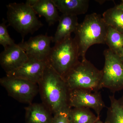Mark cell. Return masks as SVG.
<instances>
[{
	"label": "cell",
	"instance_id": "6da1fadb",
	"mask_svg": "<svg viewBox=\"0 0 123 123\" xmlns=\"http://www.w3.org/2000/svg\"><path fill=\"white\" fill-rule=\"evenodd\" d=\"M42 103L55 114L69 105V90L64 79L49 64L38 84Z\"/></svg>",
	"mask_w": 123,
	"mask_h": 123
},
{
	"label": "cell",
	"instance_id": "7a4b0ae2",
	"mask_svg": "<svg viewBox=\"0 0 123 123\" xmlns=\"http://www.w3.org/2000/svg\"><path fill=\"white\" fill-rule=\"evenodd\" d=\"M108 26L101 15L93 13L86 15L74 32V38L81 60L86 59V52L94 44H105Z\"/></svg>",
	"mask_w": 123,
	"mask_h": 123
},
{
	"label": "cell",
	"instance_id": "3957f363",
	"mask_svg": "<svg viewBox=\"0 0 123 123\" xmlns=\"http://www.w3.org/2000/svg\"><path fill=\"white\" fill-rule=\"evenodd\" d=\"M78 47L74 38L68 36L55 43L47 61L51 67L63 78L79 62Z\"/></svg>",
	"mask_w": 123,
	"mask_h": 123
},
{
	"label": "cell",
	"instance_id": "277c9868",
	"mask_svg": "<svg viewBox=\"0 0 123 123\" xmlns=\"http://www.w3.org/2000/svg\"><path fill=\"white\" fill-rule=\"evenodd\" d=\"M102 72L86 58L81 60L64 78L69 91L82 89L95 92L101 89Z\"/></svg>",
	"mask_w": 123,
	"mask_h": 123
},
{
	"label": "cell",
	"instance_id": "5b68a950",
	"mask_svg": "<svg viewBox=\"0 0 123 123\" xmlns=\"http://www.w3.org/2000/svg\"><path fill=\"white\" fill-rule=\"evenodd\" d=\"M7 8L8 25L20 33L22 42L26 35L33 34L43 26L32 7L26 3H10Z\"/></svg>",
	"mask_w": 123,
	"mask_h": 123
},
{
	"label": "cell",
	"instance_id": "8992f818",
	"mask_svg": "<svg viewBox=\"0 0 123 123\" xmlns=\"http://www.w3.org/2000/svg\"><path fill=\"white\" fill-rule=\"evenodd\" d=\"M105 64L102 70L101 87L115 93L123 89V62L109 49L104 52Z\"/></svg>",
	"mask_w": 123,
	"mask_h": 123
},
{
	"label": "cell",
	"instance_id": "52a82bcc",
	"mask_svg": "<svg viewBox=\"0 0 123 123\" xmlns=\"http://www.w3.org/2000/svg\"><path fill=\"white\" fill-rule=\"evenodd\" d=\"M0 84L9 97L21 103L29 104L39 93L38 86L24 79L6 76L0 79Z\"/></svg>",
	"mask_w": 123,
	"mask_h": 123
},
{
	"label": "cell",
	"instance_id": "ba28073f",
	"mask_svg": "<svg viewBox=\"0 0 123 123\" xmlns=\"http://www.w3.org/2000/svg\"><path fill=\"white\" fill-rule=\"evenodd\" d=\"M68 103L72 108L85 107L93 109L99 117L102 110L106 107L100 92L82 89L69 91Z\"/></svg>",
	"mask_w": 123,
	"mask_h": 123
},
{
	"label": "cell",
	"instance_id": "9c48e42d",
	"mask_svg": "<svg viewBox=\"0 0 123 123\" xmlns=\"http://www.w3.org/2000/svg\"><path fill=\"white\" fill-rule=\"evenodd\" d=\"M53 37L47 34L39 35L31 37L27 41L22 42L18 45L24 50L29 58L47 61L50 52Z\"/></svg>",
	"mask_w": 123,
	"mask_h": 123
},
{
	"label": "cell",
	"instance_id": "30bf717a",
	"mask_svg": "<svg viewBox=\"0 0 123 123\" xmlns=\"http://www.w3.org/2000/svg\"><path fill=\"white\" fill-rule=\"evenodd\" d=\"M48 64L47 61L29 58L19 68L6 74V76L38 84L43 77Z\"/></svg>",
	"mask_w": 123,
	"mask_h": 123
},
{
	"label": "cell",
	"instance_id": "8fae6325",
	"mask_svg": "<svg viewBox=\"0 0 123 123\" xmlns=\"http://www.w3.org/2000/svg\"><path fill=\"white\" fill-rule=\"evenodd\" d=\"M26 53L18 44L4 49L0 54V64L6 73L21 66L29 59Z\"/></svg>",
	"mask_w": 123,
	"mask_h": 123
},
{
	"label": "cell",
	"instance_id": "7c38bea8",
	"mask_svg": "<svg viewBox=\"0 0 123 123\" xmlns=\"http://www.w3.org/2000/svg\"><path fill=\"white\" fill-rule=\"evenodd\" d=\"M25 3L32 7L36 14L44 17L49 26L59 21L60 16L52 0H27Z\"/></svg>",
	"mask_w": 123,
	"mask_h": 123
},
{
	"label": "cell",
	"instance_id": "4fadbf2b",
	"mask_svg": "<svg viewBox=\"0 0 123 123\" xmlns=\"http://www.w3.org/2000/svg\"><path fill=\"white\" fill-rule=\"evenodd\" d=\"M24 109L25 123H51L52 114L43 103H31Z\"/></svg>",
	"mask_w": 123,
	"mask_h": 123
},
{
	"label": "cell",
	"instance_id": "5bb4252c",
	"mask_svg": "<svg viewBox=\"0 0 123 123\" xmlns=\"http://www.w3.org/2000/svg\"><path fill=\"white\" fill-rule=\"evenodd\" d=\"M59 23L55 35L53 37L52 43H57L71 36L74 33L79 23L77 16L62 14L60 16Z\"/></svg>",
	"mask_w": 123,
	"mask_h": 123
},
{
	"label": "cell",
	"instance_id": "9a60e30c",
	"mask_svg": "<svg viewBox=\"0 0 123 123\" xmlns=\"http://www.w3.org/2000/svg\"><path fill=\"white\" fill-rule=\"evenodd\" d=\"M62 14L77 16L86 13L88 11V0H52Z\"/></svg>",
	"mask_w": 123,
	"mask_h": 123
},
{
	"label": "cell",
	"instance_id": "2e32d148",
	"mask_svg": "<svg viewBox=\"0 0 123 123\" xmlns=\"http://www.w3.org/2000/svg\"><path fill=\"white\" fill-rule=\"evenodd\" d=\"M110 105L107 108L105 123H123V96L117 99L110 95Z\"/></svg>",
	"mask_w": 123,
	"mask_h": 123
},
{
	"label": "cell",
	"instance_id": "e0dca14e",
	"mask_svg": "<svg viewBox=\"0 0 123 123\" xmlns=\"http://www.w3.org/2000/svg\"><path fill=\"white\" fill-rule=\"evenodd\" d=\"M69 117L70 123H95L100 119L90 108L85 107L72 108Z\"/></svg>",
	"mask_w": 123,
	"mask_h": 123
},
{
	"label": "cell",
	"instance_id": "ac0fdd59",
	"mask_svg": "<svg viewBox=\"0 0 123 123\" xmlns=\"http://www.w3.org/2000/svg\"><path fill=\"white\" fill-rule=\"evenodd\" d=\"M105 44L113 53L120 57L123 53V34L108 26L106 35Z\"/></svg>",
	"mask_w": 123,
	"mask_h": 123
},
{
	"label": "cell",
	"instance_id": "d6986e66",
	"mask_svg": "<svg viewBox=\"0 0 123 123\" xmlns=\"http://www.w3.org/2000/svg\"><path fill=\"white\" fill-rule=\"evenodd\" d=\"M103 18L108 26L123 34V10L116 6L106 10L103 14Z\"/></svg>",
	"mask_w": 123,
	"mask_h": 123
},
{
	"label": "cell",
	"instance_id": "ffe728a7",
	"mask_svg": "<svg viewBox=\"0 0 123 123\" xmlns=\"http://www.w3.org/2000/svg\"><path fill=\"white\" fill-rule=\"evenodd\" d=\"M6 23V21L4 19L0 24V44L4 49L15 44L14 41L9 35Z\"/></svg>",
	"mask_w": 123,
	"mask_h": 123
},
{
	"label": "cell",
	"instance_id": "44dd1931",
	"mask_svg": "<svg viewBox=\"0 0 123 123\" xmlns=\"http://www.w3.org/2000/svg\"><path fill=\"white\" fill-rule=\"evenodd\" d=\"M71 108L61 110L53 115L51 123H70L69 112Z\"/></svg>",
	"mask_w": 123,
	"mask_h": 123
},
{
	"label": "cell",
	"instance_id": "7402d4cb",
	"mask_svg": "<svg viewBox=\"0 0 123 123\" xmlns=\"http://www.w3.org/2000/svg\"><path fill=\"white\" fill-rule=\"evenodd\" d=\"M116 7L117 8L123 10V0L121 1V2L119 4L117 5Z\"/></svg>",
	"mask_w": 123,
	"mask_h": 123
},
{
	"label": "cell",
	"instance_id": "603a6c76",
	"mask_svg": "<svg viewBox=\"0 0 123 123\" xmlns=\"http://www.w3.org/2000/svg\"><path fill=\"white\" fill-rule=\"evenodd\" d=\"M95 123H103L102 121H101L100 119L98 121H97V122H96Z\"/></svg>",
	"mask_w": 123,
	"mask_h": 123
},
{
	"label": "cell",
	"instance_id": "cb8c5ba5",
	"mask_svg": "<svg viewBox=\"0 0 123 123\" xmlns=\"http://www.w3.org/2000/svg\"><path fill=\"white\" fill-rule=\"evenodd\" d=\"M120 59H121V60H122V61L123 62V53L122 55H121V56H120Z\"/></svg>",
	"mask_w": 123,
	"mask_h": 123
}]
</instances>
